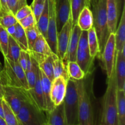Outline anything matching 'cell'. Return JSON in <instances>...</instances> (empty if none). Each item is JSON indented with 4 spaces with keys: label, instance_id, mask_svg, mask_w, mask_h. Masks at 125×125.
<instances>
[{
    "label": "cell",
    "instance_id": "22",
    "mask_svg": "<svg viewBox=\"0 0 125 125\" xmlns=\"http://www.w3.org/2000/svg\"><path fill=\"white\" fill-rule=\"evenodd\" d=\"M49 21V9H48V1H45V7L41 15L39 17V20L37 21V27L40 34L46 39L47 35L48 25Z\"/></svg>",
    "mask_w": 125,
    "mask_h": 125
},
{
    "label": "cell",
    "instance_id": "11",
    "mask_svg": "<svg viewBox=\"0 0 125 125\" xmlns=\"http://www.w3.org/2000/svg\"><path fill=\"white\" fill-rule=\"evenodd\" d=\"M67 81L63 77L53 79L51 85V100L54 106H59L63 102L67 90Z\"/></svg>",
    "mask_w": 125,
    "mask_h": 125
},
{
    "label": "cell",
    "instance_id": "41",
    "mask_svg": "<svg viewBox=\"0 0 125 125\" xmlns=\"http://www.w3.org/2000/svg\"><path fill=\"white\" fill-rule=\"evenodd\" d=\"M11 13L7 4V0H0V16L2 14Z\"/></svg>",
    "mask_w": 125,
    "mask_h": 125
},
{
    "label": "cell",
    "instance_id": "24",
    "mask_svg": "<svg viewBox=\"0 0 125 125\" xmlns=\"http://www.w3.org/2000/svg\"><path fill=\"white\" fill-rule=\"evenodd\" d=\"M11 36L14 39L16 42L18 43L21 50L25 51H29L25 31L22 28L20 24L18 22L15 25V31L13 34L11 35Z\"/></svg>",
    "mask_w": 125,
    "mask_h": 125
},
{
    "label": "cell",
    "instance_id": "42",
    "mask_svg": "<svg viewBox=\"0 0 125 125\" xmlns=\"http://www.w3.org/2000/svg\"><path fill=\"white\" fill-rule=\"evenodd\" d=\"M100 1H101V0H87L88 3H89V8L91 9L92 7L97 4Z\"/></svg>",
    "mask_w": 125,
    "mask_h": 125
},
{
    "label": "cell",
    "instance_id": "46",
    "mask_svg": "<svg viewBox=\"0 0 125 125\" xmlns=\"http://www.w3.org/2000/svg\"><path fill=\"white\" fill-rule=\"evenodd\" d=\"M58 1L59 0H48V1H50V2H53L54 4H56V6L57 5V2H58Z\"/></svg>",
    "mask_w": 125,
    "mask_h": 125
},
{
    "label": "cell",
    "instance_id": "4",
    "mask_svg": "<svg viewBox=\"0 0 125 125\" xmlns=\"http://www.w3.org/2000/svg\"><path fill=\"white\" fill-rule=\"evenodd\" d=\"M64 110L68 125H78V96L75 79L70 78L67 81L64 100Z\"/></svg>",
    "mask_w": 125,
    "mask_h": 125
},
{
    "label": "cell",
    "instance_id": "19",
    "mask_svg": "<svg viewBox=\"0 0 125 125\" xmlns=\"http://www.w3.org/2000/svg\"><path fill=\"white\" fill-rule=\"evenodd\" d=\"M115 49L117 51H122L125 46V7L123 6L119 26L115 32Z\"/></svg>",
    "mask_w": 125,
    "mask_h": 125
},
{
    "label": "cell",
    "instance_id": "37",
    "mask_svg": "<svg viewBox=\"0 0 125 125\" xmlns=\"http://www.w3.org/2000/svg\"><path fill=\"white\" fill-rule=\"evenodd\" d=\"M7 4L10 12L15 15L20 9L28 4L26 0H7Z\"/></svg>",
    "mask_w": 125,
    "mask_h": 125
},
{
    "label": "cell",
    "instance_id": "12",
    "mask_svg": "<svg viewBox=\"0 0 125 125\" xmlns=\"http://www.w3.org/2000/svg\"><path fill=\"white\" fill-rule=\"evenodd\" d=\"M82 30L78 24L73 26L72 28L70 39L68 43L65 59L63 61V63L67 67V63L69 62H76V52L78 48L79 37L81 34Z\"/></svg>",
    "mask_w": 125,
    "mask_h": 125
},
{
    "label": "cell",
    "instance_id": "13",
    "mask_svg": "<svg viewBox=\"0 0 125 125\" xmlns=\"http://www.w3.org/2000/svg\"><path fill=\"white\" fill-rule=\"evenodd\" d=\"M114 71L117 80V90L125 89V46L122 51H117L115 62Z\"/></svg>",
    "mask_w": 125,
    "mask_h": 125
},
{
    "label": "cell",
    "instance_id": "50",
    "mask_svg": "<svg viewBox=\"0 0 125 125\" xmlns=\"http://www.w3.org/2000/svg\"><path fill=\"white\" fill-rule=\"evenodd\" d=\"M0 98H2V96L1 95H0Z\"/></svg>",
    "mask_w": 125,
    "mask_h": 125
},
{
    "label": "cell",
    "instance_id": "49",
    "mask_svg": "<svg viewBox=\"0 0 125 125\" xmlns=\"http://www.w3.org/2000/svg\"><path fill=\"white\" fill-rule=\"evenodd\" d=\"M68 2H69V3L71 4V2H72V0H68Z\"/></svg>",
    "mask_w": 125,
    "mask_h": 125
},
{
    "label": "cell",
    "instance_id": "21",
    "mask_svg": "<svg viewBox=\"0 0 125 125\" xmlns=\"http://www.w3.org/2000/svg\"><path fill=\"white\" fill-rule=\"evenodd\" d=\"M31 90L32 95L34 98L35 102L36 103L37 106L39 108V109L44 112H46L45 104H44V100L43 96L42 89L41 83H40V70L37 73L35 81V85L32 89H29Z\"/></svg>",
    "mask_w": 125,
    "mask_h": 125
},
{
    "label": "cell",
    "instance_id": "18",
    "mask_svg": "<svg viewBox=\"0 0 125 125\" xmlns=\"http://www.w3.org/2000/svg\"><path fill=\"white\" fill-rule=\"evenodd\" d=\"M40 70V83H41L42 89L43 96L44 100V104H45V109L46 112H50L55 107L52 104L51 100V81L48 79L45 73Z\"/></svg>",
    "mask_w": 125,
    "mask_h": 125
},
{
    "label": "cell",
    "instance_id": "5",
    "mask_svg": "<svg viewBox=\"0 0 125 125\" xmlns=\"http://www.w3.org/2000/svg\"><path fill=\"white\" fill-rule=\"evenodd\" d=\"M17 118L19 125H40L46 122L44 112L39 109L34 99L23 103Z\"/></svg>",
    "mask_w": 125,
    "mask_h": 125
},
{
    "label": "cell",
    "instance_id": "23",
    "mask_svg": "<svg viewBox=\"0 0 125 125\" xmlns=\"http://www.w3.org/2000/svg\"><path fill=\"white\" fill-rule=\"evenodd\" d=\"M117 111L118 125H125V92L117 90Z\"/></svg>",
    "mask_w": 125,
    "mask_h": 125
},
{
    "label": "cell",
    "instance_id": "33",
    "mask_svg": "<svg viewBox=\"0 0 125 125\" xmlns=\"http://www.w3.org/2000/svg\"><path fill=\"white\" fill-rule=\"evenodd\" d=\"M9 34L7 29L0 25V51L4 57L7 54L9 43Z\"/></svg>",
    "mask_w": 125,
    "mask_h": 125
},
{
    "label": "cell",
    "instance_id": "28",
    "mask_svg": "<svg viewBox=\"0 0 125 125\" xmlns=\"http://www.w3.org/2000/svg\"><path fill=\"white\" fill-rule=\"evenodd\" d=\"M20 51L21 48L18 43L11 35H9L7 54L6 57H6L10 61L17 62L19 58Z\"/></svg>",
    "mask_w": 125,
    "mask_h": 125
},
{
    "label": "cell",
    "instance_id": "15",
    "mask_svg": "<svg viewBox=\"0 0 125 125\" xmlns=\"http://www.w3.org/2000/svg\"><path fill=\"white\" fill-rule=\"evenodd\" d=\"M94 59H95L90 55L89 50L78 48L76 62L84 72L85 76H88L92 73L94 70Z\"/></svg>",
    "mask_w": 125,
    "mask_h": 125
},
{
    "label": "cell",
    "instance_id": "7",
    "mask_svg": "<svg viewBox=\"0 0 125 125\" xmlns=\"http://www.w3.org/2000/svg\"><path fill=\"white\" fill-rule=\"evenodd\" d=\"M116 54L117 51L115 49V34H110L101 56L107 78H111L113 73Z\"/></svg>",
    "mask_w": 125,
    "mask_h": 125
},
{
    "label": "cell",
    "instance_id": "35",
    "mask_svg": "<svg viewBox=\"0 0 125 125\" xmlns=\"http://www.w3.org/2000/svg\"><path fill=\"white\" fill-rule=\"evenodd\" d=\"M18 22L14 15L12 13H4L0 16V25L6 29L15 25Z\"/></svg>",
    "mask_w": 125,
    "mask_h": 125
},
{
    "label": "cell",
    "instance_id": "40",
    "mask_svg": "<svg viewBox=\"0 0 125 125\" xmlns=\"http://www.w3.org/2000/svg\"><path fill=\"white\" fill-rule=\"evenodd\" d=\"M29 56V51H25L21 50L18 62L19 63V64L20 65L21 68H23V70H24L25 72L27 70V62H28V59Z\"/></svg>",
    "mask_w": 125,
    "mask_h": 125
},
{
    "label": "cell",
    "instance_id": "16",
    "mask_svg": "<svg viewBox=\"0 0 125 125\" xmlns=\"http://www.w3.org/2000/svg\"><path fill=\"white\" fill-rule=\"evenodd\" d=\"M106 15L109 31L110 34H115L118 21L117 0H106Z\"/></svg>",
    "mask_w": 125,
    "mask_h": 125
},
{
    "label": "cell",
    "instance_id": "36",
    "mask_svg": "<svg viewBox=\"0 0 125 125\" xmlns=\"http://www.w3.org/2000/svg\"><path fill=\"white\" fill-rule=\"evenodd\" d=\"M45 1L46 0H33L32 2L31 8L32 13L35 17L36 21H37L43 10Z\"/></svg>",
    "mask_w": 125,
    "mask_h": 125
},
{
    "label": "cell",
    "instance_id": "44",
    "mask_svg": "<svg viewBox=\"0 0 125 125\" xmlns=\"http://www.w3.org/2000/svg\"><path fill=\"white\" fill-rule=\"evenodd\" d=\"M3 94H4V86L2 85L1 81H0V95L3 96Z\"/></svg>",
    "mask_w": 125,
    "mask_h": 125
},
{
    "label": "cell",
    "instance_id": "2",
    "mask_svg": "<svg viewBox=\"0 0 125 125\" xmlns=\"http://www.w3.org/2000/svg\"><path fill=\"white\" fill-rule=\"evenodd\" d=\"M0 81L3 86L23 87L29 89L25 72L18 62L4 57V65L0 73Z\"/></svg>",
    "mask_w": 125,
    "mask_h": 125
},
{
    "label": "cell",
    "instance_id": "8",
    "mask_svg": "<svg viewBox=\"0 0 125 125\" xmlns=\"http://www.w3.org/2000/svg\"><path fill=\"white\" fill-rule=\"evenodd\" d=\"M56 4L53 2L48 1L49 21L48 25L46 42L54 54L57 55V30L56 24Z\"/></svg>",
    "mask_w": 125,
    "mask_h": 125
},
{
    "label": "cell",
    "instance_id": "14",
    "mask_svg": "<svg viewBox=\"0 0 125 125\" xmlns=\"http://www.w3.org/2000/svg\"><path fill=\"white\" fill-rule=\"evenodd\" d=\"M71 16L70 4L68 0H59L56 7V24L57 33L68 21Z\"/></svg>",
    "mask_w": 125,
    "mask_h": 125
},
{
    "label": "cell",
    "instance_id": "31",
    "mask_svg": "<svg viewBox=\"0 0 125 125\" xmlns=\"http://www.w3.org/2000/svg\"><path fill=\"white\" fill-rule=\"evenodd\" d=\"M53 54L48 56L42 63L39 64V67L51 82L54 79L53 70Z\"/></svg>",
    "mask_w": 125,
    "mask_h": 125
},
{
    "label": "cell",
    "instance_id": "38",
    "mask_svg": "<svg viewBox=\"0 0 125 125\" xmlns=\"http://www.w3.org/2000/svg\"><path fill=\"white\" fill-rule=\"evenodd\" d=\"M18 23L24 30L37 26V21L32 13L18 21Z\"/></svg>",
    "mask_w": 125,
    "mask_h": 125
},
{
    "label": "cell",
    "instance_id": "51",
    "mask_svg": "<svg viewBox=\"0 0 125 125\" xmlns=\"http://www.w3.org/2000/svg\"></svg>",
    "mask_w": 125,
    "mask_h": 125
},
{
    "label": "cell",
    "instance_id": "17",
    "mask_svg": "<svg viewBox=\"0 0 125 125\" xmlns=\"http://www.w3.org/2000/svg\"><path fill=\"white\" fill-rule=\"evenodd\" d=\"M46 122L48 125H68L63 102L56 106L51 112H46Z\"/></svg>",
    "mask_w": 125,
    "mask_h": 125
},
{
    "label": "cell",
    "instance_id": "47",
    "mask_svg": "<svg viewBox=\"0 0 125 125\" xmlns=\"http://www.w3.org/2000/svg\"><path fill=\"white\" fill-rule=\"evenodd\" d=\"M2 68H3V66L2 65V64H1V62H0V73H1V71H2Z\"/></svg>",
    "mask_w": 125,
    "mask_h": 125
},
{
    "label": "cell",
    "instance_id": "1",
    "mask_svg": "<svg viewBox=\"0 0 125 125\" xmlns=\"http://www.w3.org/2000/svg\"><path fill=\"white\" fill-rule=\"evenodd\" d=\"M117 80L114 69L111 78H107V87L103 100L100 125H118L117 111Z\"/></svg>",
    "mask_w": 125,
    "mask_h": 125
},
{
    "label": "cell",
    "instance_id": "45",
    "mask_svg": "<svg viewBox=\"0 0 125 125\" xmlns=\"http://www.w3.org/2000/svg\"><path fill=\"white\" fill-rule=\"evenodd\" d=\"M0 125H7L4 119L0 116Z\"/></svg>",
    "mask_w": 125,
    "mask_h": 125
},
{
    "label": "cell",
    "instance_id": "30",
    "mask_svg": "<svg viewBox=\"0 0 125 125\" xmlns=\"http://www.w3.org/2000/svg\"><path fill=\"white\" fill-rule=\"evenodd\" d=\"M67 68L69 77L72 79L80 80L86 77L84 72L82 70L76 62H68Z\"/></svg>",
    "mask_w": 125,
    "mask_h": 125
},
{
    "label": "cell",
    "instance_id": "25",
    "mask_svg": "<svg viewBox=\"0 0 125 125\" xmlns=\"http://www.w3.org/2000/svg\"><path fill=\"white\" fill-rule=\"evenodd\" d=\"M88 31V45L89 52L92 57L95 59L96 56H100V47L98 40L94 27H92Z\"/></svg>",
    "mask_w": 125,
    "mask_h": 125
},
{
    "label": "cell",
    "instance_id": "43",
    "mask_svg": "<svg viewBox=\"0 0 125 125\" xmlns=\"http://www.w3.org/2000/svg\"><path fill=\"white\" fill-rule=\"evenodd\" d=\"M0 116L4 118L3 106H2V98H0Z\"/></svg>",
    "mask_w": 125,
    "mask_h": 125
},
{
    "label": "cell",
    "instance_id": "6",
    "mask_svg": "<svg viewBox=\"0 0 125 125\" xmlns=\"http://www.w3.org/2000/svg\"><path fill=\"white\" fill-rule=\"evenodd\" d=\"M2 99L8 104L17 115L23 103L32 100L34 98L29 89H26L23 87L4 86Z\"/></svg>",
    "mask_w": 125,
    "mask_h": 125
},
{
    "label": "cell",
    "instance_id": "9",
    "mask_svg": "<svg viewBox=\"0 0 125 125\" xmlns=\"http://www.w3.org/2000/svg\"><path fill=\"white\" fill-rule=\"evenodd\" d=\"M72 28H73V23H72V15H71L68 21L65 23L61 31L57 34V56L60 59H61L62 61L65 59L67 54Z\"/></svg>",
    "mask_w": 125,
    "mask_h": 125
},
{
    "label": "cell",
    "instance_id": "29",
    "mask_svg": "<svg viewBox=\"0 0 125 125\" xmlns=\"http://www.w3.org/2000/svg\"><path fill=\"white\" fill-rule=\"evenodd\" d=\"M31 55V54H30ZM31 67L29 70L25 72L26 76L27 82H28V88L29 89H32L35 85V81H36L37 75L39 71V64L37 61L34 59V57L31 55Z\"/></svg>",
    "mask_w": 125,
    "mask_h": 125
},
{
    "label": "cell",
    "instance_id": "3",
    "mask_svg": "<svg viewBox=\"0 0 125 125\" xmlns=\"http://www.w3.org/2000/svg\"><path fill=\"white\" fill-rule=\"evenodd\" d=\"M92 12L94 28L98 40L100 47V56L101 57L110 32L107 26L106 15V0H101L96 5L91 8Z\"/></svg>",
    "mask_w": 125,
    "mask_h": 125
},
{
    "label": "cell",
    "instance_id": "39",
    "mask_svg": "<svg viewBox=\"0 0 125 125\" xmlns=\"http://www.w3.org/2000/svg\"><path fill=\"white\" fill-rule=\"evenodd\" d=\"M32 13V11L31 8V6H28L27 4L26 6H23L21 9H20L17 11V13L15 15V17L18 21L25 18L26 17H27V16L29 15Z\"/></svg>",
    "mask_w": 125,
    "mask_h": 125
},
{
    "label": "cell",
    "instance_id": "48",
    "mask_svg": "<svg viewBox=\"0 0 125 125\" xmlns=\"http://www.w3.org/2000/svg\"><path fill=\"white\" fill-rule=\"evenodd\" d=\"M40 125H48V123H47V122H44V123H43L42 124H41Z\"/></svg>",
    "mask_w": 125,
    "mask_h": 125
},
{
    "label": "cell",
    "instance_id": "20",
    "mask_svg": "<svg viewBox=\"0 0 125 125\" xmlns=\"http://www.w3.org/2000/svg\"><path fill=\"white\" fill-rule=\"evenodd\" d=\"M93 23L94 18L92 12L89 7L86 6L79 14L77 24L82 31H89L93 26Z\"/></svg>",
    "mask_w": 125,
    "mask_h": 125
},
{
    "label": "cell",
    "instance_id": "27",
    "mask_svg": "<svg viewBox=\"0 0 125 125\" xmlns=\"http://www.w3.org/2000/svg\"><path fill=\"white\" fill-rule=\"evenodd\" d=\"M86 6L89 7L87 0H72L70 7L73 26L77 24L79 14Z\"/></svg>",
    "mask_w": 125,
    "mask_h": 125
},
{
    "label": "cell",
    "instance_id": "26",
    "mask_svg": "<svg viewBox=\"0 0 125 125\" xmlns=\"http://www.w3.org/2000/svg\"><path fill=\"white\" fill-rule=\"evenodd\" d=\"M53 70L54 78L63 77L66 81L69 79L70 77L67 72V67L63 61L55 54H53Z\"/></svg>",
    "mask_w": 125,
    "mask_h": 125
},
{
    "label": "cell",
    "instance_id": "32",
    "mask_svg": "<svg viewBox=\"0 0 125 125\" xmlns=\"http://www.w3.org/2000/svg\"><path fill=\"white\" fill-rule=\"evenodd\" d=\"M2 106L4 111V119L7 125H19L17 115L10 107L8 104L2 99Z\"/></svg>",
    "mask_w": 125,
    "mask_h": 125
},
{
    "label": "cell",
    "instance_id": "34",
    "mask_svg": "<svg viewBox=\"0 0 125 125\" xmlns=\"http://www.w3.org/2000/svg\"><path fill=\"white\" fill-rule=\"evenodd\" d=\"M26 35L27 38V42H28V50L31 51L35 43V41L37 39L40 32H39L37 26L32 27V28H29V29H25Z\"/></svg>",
    "mask_w": 125,
    "mask_h": 125
},
{
    "label": "cell",
    "instance_id": "10",
    "mask_svg": "<svg viewBox=\"0 0 125 125\" xmlns=\"http://www.w3.org/2000/svg\"><path fill=\"white\" fill-rule=\"evenodd\" d=\"M29 52L37 61L38 64L42 63L48 56H51L53 53L51 51L46 39L40 34H39L32 50L29 51Z\"/></svg>",
    "mask_w": 125,
    "mask_h": 125
}]
</instances>
